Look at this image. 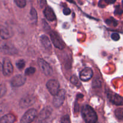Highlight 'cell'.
<instances>
[{
    "label": "cell",
    "instance_id": "cell-1",
    "mask_svg": "<svg viewBox=\"0 0 123 123\" xmlns=\"http://www.w3.org/2000/svg\"><path fill=\"white\" fill-rule=\"evenodd\" d=\"M81 115L86 123H96L97 122L98 117L96 112L89 105H85L83 107Z\"/></svg>",
    "mask_w": 123,
    "mask_h": 123
},
{
    "label": "cell",
    "instance_id": "cell-2",
    "mask_svg": "<svg viewBox=\"0 0 123 123\" xmlns=\"http://www.w3.org/2000/svg\"><path fill=\"white\" fill-rule=\"evenodd\" d=\"M0 51L8 55H15L18 53L17 49L12 43L3 41H0Z\"/></svg>",
    "mask_w": 123,
    "mask_h": 123
},
{
    "label": "cell",
    "instance_id": "cell-3",
    "mask_svg": "<svg viewBox=\"0 0 123 123\" xmlns=\"http://www.w3.org/2000/svg\"><path fill=\"white\" fill-rule=\"evenodd\" d=\"M49 35H50L52 43H53V45H54L55 48H58L59 49H64L65 45L63 40L62 39V38L57 33H56L54 31H51L49 33Z\"/></svg>",
    "mask_w": 123,
    "mask_h": 123
},
{
    "label": "cell",
    "instance_id": "cell-4",
    "mask_svg": "<svg viewBox=\"0 0 123 123\" xmlns=\"http://www.w3.org/2000/svg\"><path fill=\"white\" fill-rule=\"evenodd\" d=\"M37 117V111L31 109L25 113L21 119V123H31Z\"/></svg>",
    "mask_w": 123,
    "mask_h": 123
},
{
    "label": "cell",
    "instance_id": "cell-5",
    "mask_svg": "<svg viewBox=\"0 0 123 123\" xmlns=\"http://www.w3.org/2000/svg\"><path fill=\"white\" fill-rule=\"evenodd\" d=\"M47 87L49 91V93L53 96H55L60 91V85L59 81L55 79L49 80L47 83Z\"/></svg>",
    "mask_w": 123,
    "mask_h": 123
},
{
    "label": "cell",
    "instance_id": "cell-6",
    "mask_svg": "<svg viewBox=\"0 0 123 123\" xmlns=\"http://www.w3.org/2000/svg\"><path fill=\"white\" fill-rule=\"evenodd\" d=\"M65 91L63 89L60 90L57 94L54 96L53 104L55 107H60L64 103L65 99Z\"/></svg>",
    "mask_w": 123,
    "mask_h": 123
},
{
    "label": "cell",
    "instance_id": "cell-7",
    "mask_svg": "<svg viewBox=\"0 0 123 123\" xmlns=\"http://www.w3.org/2000/svg\"><path fill=\"white\" fill-rule=\"evenodd\" d=\"M38 65L39 68L42 73L45 75H50L53 73V69H52L51 66L47 63L45 60L42 59H38Z\"/></svg>",
    "mask_w": 123,
    "mask_h": 123
},
{
    "label": "cell",
    "instance_id": "cell-8",
    "mask_svg": "<svg viewBox=\"0 0 123 123\" xmlns=\"http://www.w3.org/2000/svg\"><path fill=\"white\" fill-rule=\"evenodd\" d=\"M3 73L5 76H10L13 73V67L11 62L7 58L4 59L3 63Z\"/></svg>",
    "mask_w": 123,
    "mask_h": 123
},
{
    "label": "cell",
    "instance_id": "cell-9",
    "mask_svg": "<svg viewBox=\"0 0 123 123\" xmlns=\"http://www.w3.org/2000/svg\"><path fill=\"white\" fill-rule=\"evenodd\" d=\"M35 103V98L33 95H26L22 98L19 101V106L21 108H27L32 106Z\"/></svg>",
    "mask_w": 123,
    "mask_h": 123
},
{
    "label": "cell",
    "instance_id": "cell-10",
    "mask_svg": "<svg viewBox=\"0 0 123 123\" xmlns=\"http://www.w3.org/2000/svg\"><path fill=\"white\" fill-rule=\"evenodd\" d=\"M26 81L25 77L21 74L15 75L11 80V85L13 87H20L24 85Z\"/></svg>",
    "mask_w": 123,
    "mask_h": 123
},
{
    "label": "cell",
    "instance_id": "cell-11",
    "mask_svg": "<svg viewBox=\"0 0 123 123\" xmlns=\"http://www.w3.org/2000/svg\"><path fill=\"white\" fill-rule=\"evenodd\" d=\"M53 109L49 106H47V107H44L41 112L39 114L38 117H37V121L38 122H41L42 121L46 120V119H48L49 116L51 115L52 113Z\"/></svg>",
    "mask_w": 123,
    "mask_h": 123
},
{
    "label": "cell",
    "instance_id": "cell-12",
    "mask_svg": "<svg viewBox=\"0 0 123 123\" xmlns=\"http://www.w3.org/2000/svg\"><path fill=\"white\" fill-rule=\"evenodd\" d=\"M93 76V71L90 68H85L80 73V80L83 81L89 80Z\"/></svg>",
    "mask_w": 123,
    "mask_h": 123
},
{
    "label": "cell",
    "instance_id": "cell-13",
    "mask_svg": "<svg viewBox=\"0 0 123 123\" xmlns=\"http://www.w3.org/2000/svg\"><path fill=\"white\" fill-rule=\"evenodd\" d=\"M43 14L47 20L49 21H54L56 19V16L51 7L49 6L45 7L43 10Z\"/></svg>",
    "mask_w": 123,
    "mask_h": 123
},
{
    "label": "cell",
    "instance_id": "cell-14",
    "mask_svg": "<svg viewBox=\"0 0 123 123\" xmlns=\"http://www.w3.org/2000/svg\"><path fill=\"white\" fill-rule=\"evenodd\" d=\"M109 98L111 102L117 106H122L123 105V98L119 96L118 94H111L109 95Z\"/></svg>",
    "mask_w": 123,
    "mask_h": 123
},
{
    "label": "cell",
    "instance_id": "cell-15",
    "mask_svg": "<svg viewBox=\"0 0 123 123\" xmlns=\"http://www.w3.org/2000/svg\"><path fill=\"white\" fill-rule=\"evenodd\" d=\"M13 34L11 31L8 29L7 27L4 26H0V37L3 39L6 40L10 38L12 36Z\"/></svg>",
    "mask_w": 123,
    "mask_h": 123
},
{
    "label": "cell",
    "instance_id": "cell-16",
    "mask_svg": "<svg viewBox=\"0 0 123 123\" xmlns=\"http://www.w3.org/2000/svg\"><path fill=\"white\" fill-rule=\"evenodd\" d=\"M16 121V117L13 114H7L0 118V123H14Z\"/></svg>",
    "mask_w": 123,
    "mask_h": 123
},
{
    "label": "cell",
    "instance_id": "cell-17",
    "mask_svg": "<svg viewBox=\"0 0 123 123\" xmlns=\"http://www.w3.org/2000/svg\"><path fill=\"white\" fill-rule=\"evenodd\" d=\"M41 42L42 45L47 49H50L51 48V44L49 38L46 35H42L41 37Z\"/></svg>",
    "mask_w": 123,
    "mask_h": 123
},
{
    "label": "cell",
    "instance_id": "cell-18",
    "mask_svg": "<svg viewBox=\"0 0 123 123\" xmlns=\"http://www.w3.org/2000/svg\"><path fill=\"white\" fill-rule=\"evenodd\" d=\"M30 15V19L32 23L36 24L37 21V13L35 8L32 7L31 9Z\"/></svg>",
    "mask_w": 123,
    "mask_h": 123
},
{
    "label": "cell",
    "instance_id": "cell-19",
    "mask_svg": "<svg viewBox=\"0 0 123 123\" xmlns=\"http://www.w3.org/2000/svg\"><path fill=\"white\" fill-rule=\"evenodd\" d=\"M116 0H100L98 3V6L100 7H105L107 4H113L115 2Z\"/></svg>",
    "mask_w": 123,
    "mask_h": 123
},
{
    "label": "cell",
    "instance_id": "cell-20",
    "mask_svg": "<svg viewBox=\"0 0 123 123\" xmlns=\"http://www.w3.org/2000/svg\"><path fill=\"white\" fill-rule=\"evenodd\" d=\"M115 115L118 120L123 121V109H117L115 111Z\"/></svg>",
    "mask_w": 123,
    "mask_h": 123
},
{
    "label": "cell",
    "instance_id": "cell-21",
    "mask_svg": "<svg viewBox=\"0 0 123 123\" xmlns=\"http://www.w3.org/2000/svg\"><path fill=\"white\" fill-rule=\"evenodd\" d=\"M70 81L71 82V83H73V85H75L77 87H80L81 86V83H80V80H79L77 77H76L75 75H73L71 77Z\"/></svg>",
    "mask_w": 123,
    "mask_h": 123
},
{
    "label": "cell",
    "instance_id": "cell-22",
    "mask_svg": "<svg viewBox=\"0 0 123 123\" xmlns=\"http://www.w3.org/2000/svg\"><path fill=\"white\" fill-rule=\"evenodd\" d=\"M7 92L6 86L4 84L0 83V98L4 96Z\"/></svg>",
    "mask_w": 123,
    "mask_h": 123
},
{
    "label": "cell",
    "instance_id": "cell-23",
    "mask_svg": "<svg viewBox=\"0 0 123 123\" xmlns=\"http://www.w3.org/2000/svg\"><path fill=\"white\" fill-rule=\"evenodd\" d=\"M16 6L20 8H24L26 6V0H15Z\"/></svg>",
    "mask_w": 123,
    "mask_h": 123
},
{
    "label": "cell",
    "instance_id": "cell-24",
    "mask_svg": "<svg viewBox=\"0 0 123 123\" xmlns=\"http://www.w3.org/2000/svg\"><path fill=\"white\" fill-rule=\"evenodd\" d=\"M36 72V68L34 67H29L27 69H26L25 71V74L26 75H31Z\"/></svg>",
    "mask_w": 123,
    "mask_h": 123
},
{
    "label": "cell",
    "instance_id": "cell-25",
    "mask_svg": "<svg viewBox=\"0 0 123 123\" xmlns=\"http://www.w3.org/2000/svg\"><path fill=\"white\" fill-rule=\"evenodd\" d=\"M16 65V67H17V68H18V69H23V68L25 67V61L24 60L21 59V60H18Z\"/></svg>",
    "mask_w": 123,
    "mask_h": 123
},
{
    "label": "cell",
    "instance_id": "cell-26",
    "mask_svg": "<svg viewBox=\"0 0 123 123\" xmlns=\"http://www.w3.org/2000/svg\"><path fill=\"white\" fill-rule=\"evenodd\" d=\"M60 123H71L70 118H69V115H65L62 117V118H61V121H60Z\"/></svg>",
    "mask_w": 123,
    "mask_h": 123
},
{
    "label": "cell",
    "instance_id": "cell-27",
    "mask_svg": "<svg viewBox=\"0 0 123 123\" xmlns=\"http://www.w3.org/2000/svg\"><path fill=\"white\" fill-rule=\"evenodd\" d=\"M101 82L99 79H95L92 83L93 87H101Z\"/></svg>",
    "mask_w": 123,
    "mask_h": 123
},
{
    "label": "cell",
    "instance_id": "cell-28",
    "mask_svg": "<svg viewBox=\"0 0 123 123\" xmlns=\"http://www.w3.org/2000/svg\"><path fill=\"white\" fill-rule=\"evenodd\" d=\"M111 37H112V39L115 41H117L119 39V35H118L117 33H113L111 35Z\"/></svg>",
    "mask_w": 123,
    "mask_h": 123
},
{
    "label": "cell",
    "instance_id": "cell-29",
    "mask_svg": "<svg viewBox=\"0 0 123 123\" xmlns=\"http://www.w3.org/2000/svg\"><path fill=\"white\" fill-rule=\"evenodd\" d=\"M106 23L108 25H113V26H116L117 25V22L115 21L113 19H107L106 20Z\"/></svg>",
    "mask_w": 123,
    "mask_h": 123
},
{
    "label": "cell",
    "instance_id": "cell-30",
    "mask_svg": "<svg viewBox=\"0 0 123 123\" xmlns=\"http://www.w3.org/2000/svg\"><path fill=\"white\" fill-rule=\"evenodd\" d=\"M40 7L41 8H44L47 5V1L46 0H39Z\"/></svg>",
    "mask_w": 123,
    "mask_h": 123
},
{
    "label": "cell",
    "instance_id": "cell-31",
    "mask_svg": "<svg viewBox=\"0 0 123 123\" xmlns=\"http://www.w3.org/2000/svg\"><path fill=\"white\" fill-rule=\"evenodd\" d=\"M123 13V10H122V9H121L119 6L117 7L115 11V15H121Z\"/></svg>",
    "mask_w": 123,
    "mask_h": 123
},
{
    "label": "cell",
    "instance_id": "cell-32",
    "mask_svg": "<svg viewBox=\"0 0 123 123\" xmlns=\"http://www.w3.org/2000/svg\"><path fill=\"white\" fill-rule=\"evenodd\" d=\"M63 14L65 15H69L71 13V10L69 8H65L63 10Z\"/></svg>",
    "mask_w": 123,
    "mask_h": 123
},
{
    "label": "cell",
    "instance_id": "cell-33",
    "mask_svg": "<svg viewBox=\"0 0 123 123\" xmlns=\"http://www.w3.org/2000/svg\"><path fill=\"white\" fill-rule=\"evenodd\" d=\"M39 123H49V122L48 121V119H46V120H43V121H42L39 122Z\"/></svg>",
    "mask_w": 123,
    "mask_h": 123
},
{
    "label": "cell",
    "instance_id": "cell-34",
    "mask_svg": "<svg viewBox=\"0 0 123 123\" xmlns=\"http://www.w3.org/2000/svg\"><path fill=\"white\" fill-rule=\"evenodd\" d=\"M2 69H3V65H2V64L1 63V62H0V72L1 71Z\"/></svg>",
    "mask_w": 123,
    "mask_h": 123
},
{
    "label": "cell",
    "instance_id": "cell-35",
    "mask_svg": "<svg viewBox=\"0 0 123 123\" xmlns=\"http://www.w3.org/2000/svg\"><path fill=\"white\" fill-rule=\"evenodd\" d=\"M122 6H123V0L122 1Z\"/></svg>",
    "mask_w": 123,
    "mask_h": 123
}]
</instances>
